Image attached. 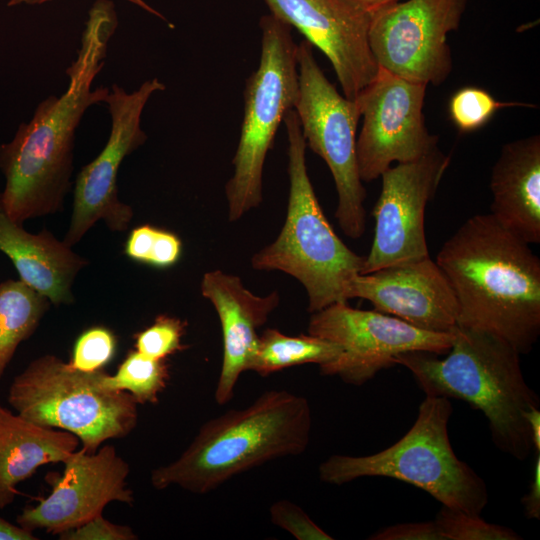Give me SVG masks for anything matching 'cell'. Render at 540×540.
<instances>
[{"mask_svg":"<svg viewBox=\"0 0 540 540\" xmlns=\"http://www.w3.org/2000/svg\"><path fill=\"white\" fill-rule=\"evenodd\" d=\"M114 4L97 0L89 11L75 60L66 69L65 92L41 101L29 122L21 123L11 141L0 145L5 186L0 211L14 222L62 210L71 187L76 129L87 109L104 102L110 90L92 89L104 66L109 41L117 28Z\"/></svg>","mask_w":540,"mask_h":540,"instance_id":"6da1fadb","label":"cell"},{"mask_svg":"<svg viewBox=\"0 0 540 540\" xmlns=\"http://www.w3.org/2000/svg\"><path fill=\"white\" fill-rule=\"evenodd\" d=\"M435 262L455 293L457 325L497 335L520 354L540 336V259L489 214L467 219Z\"/></svg>","mask_w":540,"mask_h":540,"instance_id":"7a4b0ae2","label":"cell"},{"mask_svg":"<svg viewBox=\"0 0 540 540\" xmlns=\"http://www.w3.org/2000/svg\"><path fill=\"white\" fill-rule=\"evenodd\" d=\"M444 358L410 351L394 358L413 375L426 396L457 398L483 412L494 444L517 460L531 453L525 413L539 408L537 393L525 381L520 353L492 333L456 325Z\"/></svg>","mask_w":540,"mask_h":540,"instance_id":"3957f363","label":"cell"},{"mask_svg":"<svg viewBox=\"0 0 540 540\" xmlns=\"http://www.w3.org/2000/svg\"><path fill=\"white\" fill-rule=\"evenodd\" d=\"M311 429L312 411L305 397L268 390L249 406L205 422L176 460L152 470L151 485L207 494L269 461L302 454Z\"/></svg>","mask_w":540,"mask_h":540,"instance_id":"277c9868","label":"cell"},{"mask_svg":"<svg viewBox=\"0 0 540 540\" xmlns=\"http://www.w3.org/2000/svg\"><path fill=\"white\" fill-rule=\"evenodd\" d=\"M283 122L288 139L290 181L287 213L277 238L251 257L259 271H281L305 288L308 311L317 312L349 300L352 279L362 273L364 258L349 249L327 220L309 178L306 142L294 109Z\"/></svg>","mask_w":540,"mask_h":540,"instance_id":"5b68a950","label":"cell"},{"mask_svg":"<svg viewBox=\"0 0 540 540\" xmlns=\"http://www.w3.org/2000/svg\"><path fill=\"white\" fill-rule=\"evenodd\" d=\"M452 411L449 398L425 396L414 424L397 442L371 455H331L319 465V479L343 485L363 477L392 478L422 489L442 506L481 515L488 489L453 451L448 434Z\"/></svg>","mask_w":540,"mask_h":540,"instance_id":"8992f818","label":"cell"},{"mask_svg":"<svg viewBox=\"0 0 540 540\" xmlns=\"http://www.w3.org/2000/svg\"><path fill=\"white\" fill-rule=\"evenodd\" d=\"M105 373L80 371L45 354L14 377L7 400L19 415L74 434L81 448L94 453L107 440L129 435L139 417L131 394L103 384Z\"/></svg>","mask_w":540,"mask_h":540,"instance_id":"52a82bcc","label":"cell"},{"mask_svg":"<svg viewBox=\"0 0 540 540\" xmlns=\"http://www.w3.org/2000/svg\"><path fill=\"white\" fill-rule=\"evenodd\" d=\"M260 28L259 65L246 81L243 121L232 161L234 172L225 186L230 222L261 204L267 153L298 95L297 44L291 27L268 14L261 18Z\"/></svg>","mask_w":540,"mask_h":540,"instance_id":"ba28073f","label":"cell"},{"mask_svg":"<svg viewBox=\"0 0 540 540\" xmlns=\"http://www.w3.org/2000/svg\"><path fill=\"white\" fill-rule=\"evenodd\" d=\"M298 95L294 105L306 146L329 167L338 196L335 218L352 239L366 228V190L359 176L356 142L361 112L356 100L341 95L319 67L313 46L297 44Z\"/></svg>","mask_w":540,"mask_h":540,"instance_id":"9c48e42d","label":"cell"},{"mask_svg":"<svg viewBox=\"0 0 540 540\" xmlns=\"http://www.w3.org/2000/svg\"><path fill=\"white\" fill-rule=\"evenodd\" d=\"M307 332L342 349L337 359L319 366L320 373L355 386L395 366L394 358L401 353L428 351L445 355L453 340L451 331L423 330L392 315L353 308L347 301L311 313Z\"/></svg>","mask_w":540,"mask_h":540,"instance_id":"30bf717a","label":"cell"},{"mask_svg":"<svg viewBox=\"0 0 540 540\" xmlns=\"http://www.w3.org/2000/svg\"><path fill=\"white\" fill-rule=\"evenodd\" d=\"M467 0H401L372 13L368 41L379 68L425 85L452 70L448 34L458 29Z\"/></svg>","mask_w":540,"mask_h":540,"instance_id":"8fae6325","label":"cell"},{"mask_svg":"<svg viewBox=\"0 0 540 540\" xmlns=\"http://www.w3.org/2000/svg\"><path fill=\"white\" fill-rule=\"evenodd\" d=\"M165 88L158 78L143 82L131 93L112 85L104 101L111 116L108 140L100 153L82 167L75 181L72 216L63 240L70 247L99 220L114 232L128 229L134 212L119 200L118 171L124 159L147 140L141 128L143 110L150 97Z\"/></svg>","mask_w":540,"mask_h":540,"instance_id":"7c38bea8","label":"cell"},{"mask_svg":"<svg viewBox=\"0 0 540 540\" xmlns=\"http://www.w3.org/2000/svg\"><path fill=\"white\" fill-rule=\"evenodd\" d=\"M427 85L379 68L355 99L362 127L356 155L362 182H372L393 163L417 160L438 147V137L425 124Z\"/></svg>","mask_w":540,"mask_h":540,"instance_id":"4fadbf2b","label":"cell"},{"mask_svg":"<svg viewBox=\"0 0 540 540\" xmlns=\"http://www.w3.org/2000/svg\"><path fill=\"white\" fill-rule=\"evenodd\" d=\"M450 161L451 156L436 147L381 174V192L372 211L374 237L362 273L429 257L425 210Z\"/></svg>","mask_w":540,"mask_h":540,"instance_id":"5bb4252c","label":"cell"},{"mask_svg":"<svg viewBox=\"0 0 540 540\" xmlns=\"http://www.w3.org/2000/svg\"><path fill=\"white\" fill-rule=\"evenodd\" d=\"M62 464L61 474L46 479L50 494L26 506L16 518L18 525L59 535L102 514L111 502L133 505L127 482L130 467L113 445L100 446L94 453L77 449Z\"/></svg>","mask_w":540,"mask_h":540,"instance_id":"9a60e30c","label":"cell"},{"mask_svg":"<svg viewBox=\"0 0 540 540\" xmlns=\"http://www.w3.org/2000/svg\"><path fill=\"white\" fill-rule=\"evenodd\" d=\"M271 14L296 28L331 62L343 95L355 100L379 67L368 32L372 11L354 0H264Z\"/></svg>","mask_w":540,"mask_h":540,"instance_id":"2e32d148","label":"cell"},{"mask_svg":"<svg viewBox=\"0 0 540 540\" xmlns=\"http://www.w3.org/2000/svg\"><path fill=\"white\" fill-rule=\"evenodd\" d=\"M351 298L368 300L374 310L423 330L448 333L457 325L455 293L430 256L356 275L349 288Z\"/></svg>","mask_w":540,"mask_h":540,"instance_id":"e0dca14e","label":"cell"},{"mask_svg":"<svg viewBox=\"0 0 540 540\" xmlns=\"http://www.w3.org/2000/svg\"><path fill=\"white\" fill-rule=\"evenodd\" d=\"M200 289L215 308L221 325L223 356L214 399L224 405L232 400L242 373L249 370L258 344V329L278 307L280 295L277 291L256 295L240 277L221 270L206 272Z\"/></svg>","mask_w":540,"mask_h":540,"instance_id":"ac0fdd59","label":"cell"},{"mask_svg":"<svg viewBox=\"0 0 540 540\" xmlns=\"http://www.w3.org/2000/svg\"><path fill=\"white\" fill-rule=\"evenodd\" d=\"M490 214L529 244L540 242V136L506 143L491 173Z\"/></svg>","mask_w":540,"mask_h":540,"instance_id":"d6986e66","label":"cell"},{"mask_svg":"<svg viewBox=\"0 0 540 540\" xmlns=\"http://www.w3.org/2000/svg\"><path fill=\"white\" fill-rule=\"evenodd\" d=\"M0 252L10 259L19 279L51 304L74 301L72 286L87 260L47 229L30 233L0 211Z\"/></svg>","mask_w":540,"mask_h":540,"instance_id":"ffe728a7","label":"cell"},{"mask_svg":"<svg viewBox=\"0 0 540 540\" xmlns=\"http://www.w3.org/2000/svg\"><path fill=\"white\" fill-rule=\"evenodd\" d=\"M79 445L74 434L36 424L0 402V509L13 504L18 484L44 465L63 463Z\"/></svg>","mask_w":540,"mask_h":540,"instance_id":"44dd1931","label":"cell"},{"mask_svg":"<svg viewBox=\"0 0 540 540\" xmlns=\"http://www.w3.org/2000/svg\"><path fill=\"white\" fill-rule=\"evenodd\" d=\"M50 304L20 279L0 284V379L19 345L37 330Z\"/></svg>","mask_w":540,"mask_h":540,"instance_id":"7402d4cb","label":"cell"},{"mask_svg":"<svg viewBox=\"0 0 540 540\" xmlns=\"http://www.w3.org/2000/svg\"><path fill=\"white\" fill-rule=\"evenodd\" d=\"M341 347L311 334L290 336L268 328L259 335L249 370L266 377L286 368L303 364H327L337 359Z\"/></svg>","mask_w":540,"mask_h":540,"instance_id":"603a6c76","label":"cell"},{"mask_svg":"<svg viewBox=\"0 0 540 540\" xmlns=\"http://www.w3.org/2000/svg\"><path fill=\"white\" fill-rule=\"evenodd\" d=\"M169 380L166 359H154L137 350L130 351L116 373H105L103 384L111 389L126 391L138 404H156Z\"/></svg>","mask_w":540,"mask_h":540,"instance_id":"cb8c5ba5","label":"cell"},{"mask_svg":"<svg viewBox=\"0 0 540 540\" xmlns=\"http://www.w3.org/2000/svg\"><path fill=\"white\" fill-rule=\"evenodd\" d=\"M514 106L535 107L526 103L502 102L483 88L465 86L451 96L448 113L460 132L471 133L484 127L499 110Z\"/></svg>","mask_w":540,"mask_h":540,"instance_id":"d4e9b609","label":"cell"},{"mask_svg":"<svg viewBox=\"0 0 540 540\" xmlns=\"http://www.w3.org/2000/svg\"><path fill=\"white\" fill-rule=\"evenodd\" d=\"M124 253L135 262L168 268L180 259L182 242L173 232L145 224L131 230Z\"/></svg>","mask_w":540,"mask_h":540,"instance_id":"484cf974","label":"cell"},{"mask_svg":"<svg viewBox=\"0 0 540 540\" xmlns=\"http://www.w3.org/2000/svg\"><path fill=\"white\" fill-rule=\"evenodd\" d=\"M435 521L445 540H519L513 529L486 522L480 515L442 506Z\"/></svg>","mask_w":540,"mask_h":540,"instance_id":"4316f807","label":"cell"},{"mask_svg":"<svg viewBox=\"0 0 540 540\" xmlns=\"http://www.w3.org/2000/svg\"><path fill=\"white\" fill-rule=\"evenodd\" d=\"M186 323L173 316L159 315L154 322L135 335V350L154 359H166L185 348L182 338Z\"/></svg>","mask_w":540,"mask_h":540,"instance_id":"83f0119b","label":"cell"},{"mask_svg":"<svg viewBox=\"0 0 540 540\" xmlns=\"http://www.w3.org/2000/svg\"><path fill=\"white\" fill-rule=\"evenodd\" d=\"M116 347V336L109 328L89 327L77 337L69 364L84 372L102 370L113 359Z\"/></svg>","mask_w":540,"mask_h":540,"instance_id":"f1b7e54d","label":"cell"},{"mask_svg":"<svg viewBox=\"0 0 540 540\" xmlns=\"http://www.w3.org/2000/svg\"><path fill=\"white\" fill-rule=\"evenodd\" d=\"M270 519L297 540H332L302 508L288 500H279L270 507Z\"/></svg>","mask_w":540,"mask_h":540,"instance_id":"f546056e","label":"cell"},{"mask_svg":"<svg viewBox=\"0 0 540 540\" xmlns=\"http://www.w3.org/2000/svg\"><path fill=\"white\" fill-rule=\"evenodd\" d=\"M60 540H137L139 537L130 526L119 525L99 514L84 524L62 532Z\"/></svg>","mask_w":540,"mask_h":540,"instance_id":"4dcf8cb0","label":"cell"},{"mask_svg":"<svg viewBox=\"0 0 540 540\" xmlns=\"http://www.w3.org/2000/svg\"><path fill=\"white\" fill-rule=\"evenodd\" d=\"M370 540H445L437 522L399 523L379 530Z\"/></svg>","mask_w":540,"mask_h":540,"instance_id":"1f68e13d","label":"cell"},{"mask_svg":"<svg viewBox=\"0 0 540 540\" xmlns=\"http://www.w3.org/2000/svg\"><path fill=\"white\" fill-rule=\"evenodd\" d=\"M521 502L527 519L540 520V452L536 455L529 491Z\"/></svg>","mask_w":540,"mask_h":540,"instance_id":"d6a6232c","label":"cell"},{"mask_svg":"<svg viewBox=\"0 0 540 540\" xmlns=\"http://www.w3.org/2000/svg\"><path fill=\"white\" fill-rule=\"evenodd\" d=\"M33 531L0 517V540H37Z\"/></svg>","mask_w":540,"mask_h":540,"instance_id":"836d02e7","label":"cell"},{"mask_svg":"<svg viewBox=\"0 0 540 540\" xmlns=\"http://www.w3.org/2000/svg\"><path fill=\"white\" fill-rule=\"evenodd\" d=\"M525 419L529 423L532 447L535 452H540V410L532 408L525 413Z\"/></svg>","mask_w":540,"mask_h":540,"instance_id":"e575fe53","label":"cell"},{"mask_svg":"<svg viewBox=\"0 0 540 540\" xmlns=\"http://www.w3.org/2000/svg\"><path fill=\"white\" fill-rule=\"evenodd\" d=\"M49 0H10L8 2V6H15V5H20V4H28V5H37V4H42L44 2H47ZM126 1H129L130 3L132 4H135L139 7H141L142 9H144L145 11L161 18L162 20H164L171 28H173V25L171 23H169L166 18L161 14L159 13L157 10H155L154 8H152L149 4H147L144 0H126Z\"/></svg>","mask_w":540,"mask_h":540,"instance_id":"d590c367","label":"cell"},{"mask_svg":"<svg viewBox=\"0 0 540 540\" xmlns=\"http://www.w3.org/2000/svg\"><path fill=\"white\" fill-rule=\"evenodd\" d=\"M357 3L361 4L362 6L366 7L367 9L371 10L372 12L387 6L389 4L401 1V0H354Z\"/></svg>","mask_w":540,"mask_h":540,"instance_id":"8d00e7d4","label":"cell"}]
</instances>
